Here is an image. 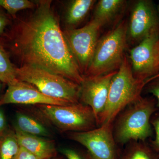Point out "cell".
<instances>
[{"label": "cell", "instance_id": "cell-1", "mask_svg": "<svg viewBox=\"0 0 159 159\" xmlns=\"http://www.w3.org/2000/svg\"><path fill=\"white\" fill-rule=\"evenodd\" d=\"M14 51L23 65L44 69L80 85L83 81L51 1H39L33 15L19 23Z\"/></svg>", "mask_w": 159, "mask_h": 159}, {"label": "cell", "instance_id": "cell-2", "mask_svg": "<svg viewBox=\"0 0 159 159\" xmlns=\"http://www.w3.org/2000/svg\"><path fill=\"white\" fill-rule=\"evenodd\" d=\"M158 109L155 99L142 97L127 106L115 119L113 133L116 142H145L152 134L151 119Z\"/></svg>", "mask_w": 159, "mask_h": 159}, {"label": "cell", "instance_id": "cell-3", "mask_svg": "<svg viewBox=\"0 0 159 159\" xmlns=\"http://www.w3.org/2000/svg\"><path fill=\"white\" fill-rule=\"evenodd\" d=\"M145 82L134 77L130 61L125 56L111 81L105 109L98 118V125L113 124L124 108L141 97Z\"/></svg>", "mask_w": 159, "mask_h": 159}, {"label": "cell", "instance_id": "cell-4", "mask_svg": "<svg viewBox=\"0 0 159 159\" xmlns=\"http://www.w3.org/2000/svg\"><path fill=\"white\" fill-rule=\"evenodd\" d=\"M127 24L122 21L97 43L90 65L84 76H97L117 70L124 59Z\"/></svg>", "mask_w": 159, "mask_h": 159}, {"label": "cell", "instance_id": "cell-5", "mask_svg": "<svg viewBox=\"0 0 159 159\" xmlns=\"http://www.w3.org/2000/svg\"><path fill=\"white\" fill-rule=\"evenodd\" d=\"M16 71L18 80L30 84L46 96L71 103L79 102L80 86L72 80L28 65L16 67Z\"/></svg>", "mask_w": 159, "mask_h": 159}, {"label": "cell", "instance_id": "cell-6", "mask_svg": "<svg viewBox=\"0 0 159 159\" xmlns=\"http://www.w3.org/2000/svg\"><path fill=\"white\" fill-rule=\"evenodd\" d=\"M37 107L43 117L62 132L87 131L98 125L92 109L83 103Z\"/></svg>", "mask_w": 159, "mask_h": 159}, {"label": "cell", "instance_id": "cell-7", "mask_svg": "<svg viewBox=\"0 0 159 159\" xmlns=\"http://www.w3.org/2000/svg\"><path fill=\"white\" fill-rule=\"evenodd\" d=\"M102 26L93 19L82 28L63 31L70 50L81 74L84 76L90 65Z\"/></svg>", "mask_w": 159, "mask_h": 159}, {"label": "cell", "instance_id": "cell-8", "mask_svg": "<svg viewBox=\"0 0 159 159\" xmlns=\"http://www.w3.org/2000/svg\"><path fill=\"white\" fill-rule=\"evenodd\" d=\"M134 77L146 82L159 74V32L151 34L132 49L129 55Z\"/></svg>", "mask_w": 159, "mask_h": 159}, {"label": "cell", "instance_id": "cell-9", "mask_svg": "<svg viewBox=\"0 0 159 159\" xmlns=\"http://www.w3.org/2000/svg\"><path fill=\"white\" fill-rule=\"evenodd\" d=\"M70 137L85 147L93 159H117L113 124H102L87 131L71 132Z\"/></svg>", "mask_w": 159, "mask_h": 159}, {"label": "cell", "instance_id": "cell-10", "mask_svg": "<svg viewBox=\"0 0 159 159\" xmlns=\"http://www.w3.org/2000/svg\"><path fill=\"white\" fill-rule=\"evenodd\" d=\"M159 32V17L153 3L137 1L132 9L127 25V40L140 43L151 34Z\"/></svg>", "mask_w": 159, "mask_h": 159}, {"label": "cell", "instance_id": "cell-11", "mask_svg": "<svg viewBox=\"0 0 159 159\" xmlns=\"http://www.w3.org/2000/svg\"><path fill=\"white\" fill-rule=\"evenodd\" d=\"M117 70L97 76H84L80 84V100L83 104L89 107L98 118L105 109L111 81Z\"/></svg>", "mask_w": 159, "mask_h": 159}, {"label": "cell", "instance_id": "cell-12", "mask_svg": "<svg viewBox=\"0 0 159 159\" xmlns=\"http://www.w3.org/2000/svg\"><path fill=\"white\" fill-rule=\"evenodd\" d=\"M8 86L6 93L0 99V107L9 104L60 106L73 104L46 96L30 84L19 80Z\"/></svg>", "mask_w": 159, "mask_h": 159}, {"label": "cell", "instance_id": "cell-13", "mask_svg": "<svg viewBox=\"0 0 159 159\" xmlns=\"http://www.w3.org/2000/svg\"><path fill=\"white\" fill-rule=\"evenodd\" d=\"M15 135L20 146L41 159L51 158L55 151L53 141L25 133L16 126Z\"/></svg>", "mask_w": 159, "mask_h": 159}, {"label": "cell", "instance_id": "cell-14", "mask_svg": "<svg viewBox=\"0 0 159 159\" xmlns=\"http://www.w3.org/2000/svg\"><path fill=\"white\" fill-rule=\"evenodd\" d=\"M125 3L123 0H100L96 5L93 19L103 27L117 16Z\"/></svg>", "mask_w": 159, "mask_h": 159}, {"label": "cell", "instance_id": "cell-15", "mask_svg": "<svg viewBox=\"0 0 159 159\" xmlns=\"http://www.w3.org/2000/svg\"><path fill=\"white\" fill-rule=\"evenodd\" d=\"M95 0L71 1L66 15V22L70 26L78 25L84 19L96 3Z\"/></svg>", "mask_w": 159, "mask_h": 159}, {"label": "cell", "instance_id": "cell-16", "mask_svg": "<svg viewBox=\"0 0 159 159\" xmlns=\"http://www.w3.org/2000/svg\"><path fill=\"white\" fill-rule=\"evenodd\" d=\"M16 121V127L25 133L40 137L50 136L48 130L41 123L28 115L19 113Z\"/></svg>", "mask_w": 159, "mask_h": 159}, {"label": "cell", "instance_id": "cell-17", "mask_svg": "<svg viewBox=\"0 0 159 159\" xmlns=\"http://www.w3.org/2000/svg\"><path fill=\"white\" fill-rule=\"evenodd\" d=\"M121 159H159V153L145 142H131Z\"/></svg>", "mask_w": 159, "mask_h": 159}, {"label": "cell", "instance_id": "cell-18", "mask_svg": "<svg viewBox=\"0 0 159 159\" xmlns=\"http://www.w3.org/2000/svg\"><path fill=\"white\" fill-rule=\"evenodd\" d=\"M16 68L0 44V81L9 85L17 80Z\"/></svg>", "mask_w": 159, "mask_h": 159}, {"label": "cell", "instance_id": "cell-19", "mask_svg": "<svg viewBox=\"0 0 159 159\" xmlns=\"http://www.w3.org/2000/svg\"><path fill=\"white\" fill-rule=\"evenodd\" d=\"M20 147L14 132L6 134L0 139V159H13Z\"/></svg>", "mask_w": 159, "mask_h": 159}, {"label": "cell", "instance_id": "cell-20", "mask_svg": "<svg viewBox=\"0 0 159 159\" xmlns=\"http://www.w3.org/2000/svg\"><path fill=\"white\" fill-rule=\"evenodd\" d=\"M35 6L34 3L28 0H0V6L13 16L18 11L32 9Z\"/></svg>", "mask_w": 159, "mask_h": 159}, {"label": "cell", "instance_id": "cell-21", "mask_svg": "<svg viewBox=\"0 0 159 159\" xmlns=\"http://www.w3.org/2000/svg\"><path fill=\"white\" fill-rule=\"evenodd\" d=\"M151 124L153 128L155 133V137L152 142L151 145L154 150L159 153V109L153 114L151 119Z\"/></svg>", "mask_w": 159, "mask_h": 159}, {"label": "cell", "instance_id": "cell-22", "mask_svg": "<svg viewBox=\"0 0 159 159\" xmlns=\"http://www.w3.org/2000/svg\"><path fill=\"white\" fill-rule=\"evenodd\" d=\"M146 85L148 92L156 98L157 106L159 109V74L147 80Z\"/></svg>", "mask_w": 159, "mask_h": 159}, {"label": "cell", "instance_id": "cell-23", "mask_svg": "<svg viewBox=\"0 0 159 159\" xmlns=\"http://www.w3.org/2000/svg\"><path fill=\"white\" fill-rule=\"evenodd\" d=\"M13 159H41L20 146L17 154Z\"/></svg>", "mask_w": 159, "mask_h": 159}, {"label": "cell", "instance_id": "cell-24", "mask_svg": "<svg viewBox=\"0 0 159 159\" xmlns=\"http://www.w3.org/2000/svg\"><path fill=\"white\" fill-rule=\"evenodd\" d=\"M62 152L67 159H83L75 151L70 148H65Z\"/></svg>", "mask_w": 159, "mask_h": 159}, {"label": "cell", "instance_id": "cell-25", "mask_svg": "<svg viewBox=\"0 0 159 159\" xmlns=\"http://www.w3.org/2000/svg\"><path fill=\"white\" fill-rule=\"evenodd\" d=\"M9 24V20L2 13L0 12V34H3L6 26Z\"/></svg>", "mask_w": 159, "mask_h": 159}, {"label": "cell", "instance_id": "cell-26", "mask_svg": "<svg viewBox=\"0 0 159 159\" xmlns=\"http://www.w3.org/2000/svg\"><path fill=\"white\" fill-rule=\"evenodd\" d=\"M6 126V120L3 112L0 110V134L2 132Z\"/></svg>", "mask_w": 159, "mask_h": 159}, {"label": "cell", "instance_id": "cell-27", "mask_svg": "<svg viewBox=\"0 0 159 159\" xmlns=\"http://www.w3.org/2000/svg\"><path fill=\"white\" fill-rule=\"evenodd\" d=\"M157 10H158V12L159 13V2L158 5Z\"/></svg>", "mask_w": 159, "mask_h": 159}, {"label": "cell", "instance_id": "cell-28", "mask_svg": "<svg viewBox=\"0 0 159 159\" xmlns=\"http://www.w3.org/2000/svg\"><path fill=\"white\" fill-rule=\"evenodd\" d=\"M1 87H2V84H1V82L0 81V90H1Z\"/></svg>", "mask_w": 159, "mask_h": 159}, {"label": "cell", "instance_id": "cell-29", "mask_svg": "<svg viewBox=\"0 0 159 159\" xmlns=\"http://www.w3.org/2000/svg\"><path fill=\"white\" fill-rule=\"evenodd\" d=\"M1 8H2V7H1V6H0V10H1Z\"/></svg>", "mask_w": 159, "mask_h": 159}, {"label": "cell", "instance_id": "cell-30", "mask_svg": "<svg viewBox=\"0 0 159 159\" xmlns=\"http://www.w3.org/2000/svg\"><path fill=\"white\" fill-rule=\"evenodd\" d=\"M52 159V158H50V159Z\"/></svg>", "mask_w": 159, "mask_h": 159}]
</instances>
